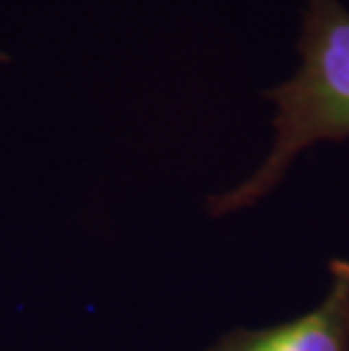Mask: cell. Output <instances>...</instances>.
<instances>
[{
  "label": "cell",
  "mask_w": 349,
  "mask_h": 351,
  "mask_svg": "<svg viewBox=\"0 0 349 351\" xmlns=\"http://www.w3.org/2000/svg\"><path fill=\"white\" fill-rule=\"evenodd\" d=\"M329 276L313 311L268 328H236L206 351H349V261L333 258Z\"/></svg>",
  "instance_id": "7a4b0ae2"
},
{
  "label": "cell",
  "mask_w": 349,
  "mask_h": 351,
  "mask_svg": "<svg viewBox=\"0 0 349 351\" xmlns=\"http://www.w3.org/2000/svg\"><path fill=\"white\" fill-rule=\"evenodd\" d=\"M297 52L295 75L263 93L277 109L268 156L236 189L209 197L211 215L256 204L315 143L349 141V10L340 0H306Z\"/></svg>",
  "instance_id": "6da1fadb"
},
{
  "label": "cell",
  "mask_w": 349,
  "mask_h": 351,
  "mask_svg": "<svg viewBox=\"0 0 349 351\" xmlns=\"http://www.w3.org/2000/svg\"><path fill=\"white\" fill-rule=\"evenodd\" d=\"M5 59H7V55H5L3 50H0V62H5Z\"/></svg>",
  "instance_id": "3957f363"
}]
</instances>
